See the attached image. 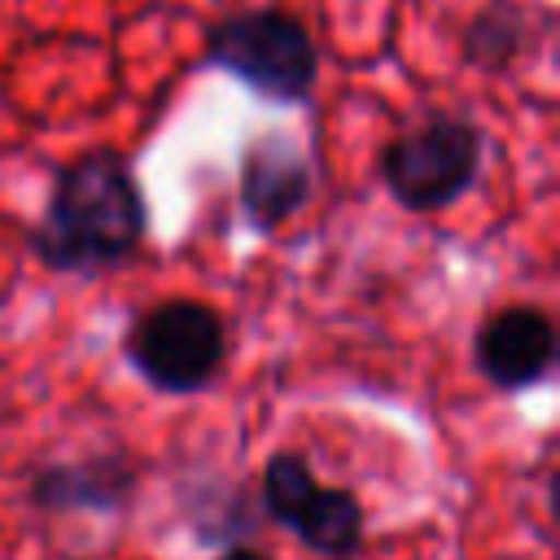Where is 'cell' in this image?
Masks as SVG:
<instances>
[{
	"label": "cell",
	"mask_w": 560,
	"mask_h": 560,
	"mask_svg": "<svg viewBox=\"0 0 560 560\" xmlns=\"http://www.w3.org/2000/svg\"><path fill=\"white\" fill-rule=\"evenodd\" d=\"M206 61L271 101H306L319 74L311 31L284 9H241L210 26Z\"/></svg>",
	"instance_id": "2"
},
{
	"label": "cell",
	"mask_w": 560,
	"mask_h": 560,
	"mask_svg": "<svg viewBox=\"0 0 560 560\" xmlns=\"http://www.w3.org/2000/svg\"><path fill=\"white\" fill-rule=\"evenodd\" d=\"M311 197V162L289 136H258L241 158V214L254 232L293 219Z\"/></svg>",
	"instance_id": "7"
},
{
	"label": "cell",
	"mask_w": 560,
	"mask_h": 560,
	"mask_svg": "<svg viewBox=\"0 0 560 560\" xmlns=\"http://www.w3.org/2000/svg\"><path fill=\"white\" fill-rule=\"evenodd\" d=\"M223 560H267L262 551H249V547H236V551H228Z\"/></svg>",
	"instance_id": "10"
},
{
	"label": "cell",
	"mask_w": 560,
	"mask_h": 560,
	"mask_svg": "<svg viewBox=\"0 0 560 560\" xmlns=\"http://www.w3.org/2000/svg\"><path fill=\"white\" fill-rule=\"evenodd\" d=\"M144 241V197L131 166L101 149L61 166L31 249L52 271H101L131 258Z\"/></svg>",
	"instance_id": "1"
},
{
	"label": "cell",
	"mask_w": 560,
	"mask_h": 560,
	"mask_svg": "<svg viewBox=\"0 0 560 560\" xmlns=\"http://www.w3.org/2000/svg\"><path fill=\"white\" fill-rule=\"evenodd\" d=\"M136 472L118 455H101L88 464H52L31 481V499L52 512H109L131 499Z\"/></svg>",
	"instance_id": "8"
},
{
	"label": "cell",
	"mask_w": 560,
	"mask_h": 560,
	"mask_svg": "<svg viewBox=\"0 0 560 560\" xmlns=\"http://www.w3.org/2000/svg\"><path fill=\"white\" fill-rule=\"evenodd\" d=\"M472 359L494 389L521 394L556 368V328L538 306H503L477 328Z\"/></svg>",
	"instance_id": "6"
},
{
	"label": "cell",
	"mask_w": 560,
	"mask_h": 560,
	"mask_svg": "<svg viewBox=\"0 0 560 560\" xmlns=\"http://www.w3.org/2000/svg\"><path fill=\"white\" fill-rule=\"evenodd\" d=\"M464 48H468V61H477L481 70H503L525 48L521 13H512V9H486V13H477L472 26H468V35H464Z\"/></svg>",
	"instance_id": "9"
},
{
	"label": "cell",
	"mask_w": 560,
	"mask_h": 560,
	"mask_svg": "<svg viewBox=\"0 0 560 560\" xmlns=\"http://www.w3.org/2000/svg\"><path fill=\"white\" fill-rule=\"evenodd\" d=\"M481 131L468 118L438 114L381 149V179L407 210H442L459 201L481 171Z\"/></svg>",
	"instance_id": "4"
},
{
	"label": "cell",
	"mask_w": 560,
	"mask_h": 560,
	"mask_svg": "<svg viewBox=\"0 0 560 560\" xmlns=\"http://www.w3.org/2000/svg\"><path fill=\"white\" fill-rule=\"evenodd\" d=\"M122 350L153 389L197 394L219 376L228 354V332L214 306L192 298H166L131 319Z\"/></svg>",
	"instance_id": "3"
},
{
	"label": "cell",
	"mask_w": 560,
	"mask_h": 560,
	"mask_svg": "<svg viewBox=\"0 0 560 560\" xmlns=\"http://www.w3.org/2000/svg\"><path fill=\"white\" fill-rule=\"evenodd\" d=\"M262 508L319 556H350L363 542V503L341 486H319L293 451H276L267 459Z\"/></svg>",
	"instance_id": "5"
}]
</instances>
